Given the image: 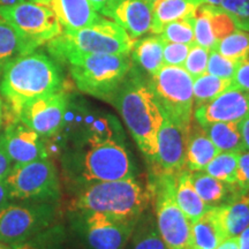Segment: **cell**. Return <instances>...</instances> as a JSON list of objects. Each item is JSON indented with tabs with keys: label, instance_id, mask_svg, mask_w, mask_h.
I'll return each instance as SVG.
<instances>
[{
	"label": "cell",
	"instance_id": "6da1fadb",
	"mask_svg": "<svg viewBox=\"0 0 249 249\" xmlns=\"http://www.w3.org/2000/svg\"><path fill=\"white\" fill-rule=\"evenodd\" d=\"M65 89V79L57 60L33 51L14 58L0 76V97L4 120L14 119L20 107L31 99Z\"/></svg>",
	"mask_w": 249,
	"mask_h": 249
},
{
	"label": "cell",
	"instance_id": "7a4b0ae2",
	"mask_svg": "<svg viewBox=\"0 0 249 249\" xmlns=\"http://www.w3.org/2000/svg\"><path fill=\"white\" fill-rule=\"evenodd\" d=\"M111 103L120 113L136 145L154 165L157 136L164 114L150 82H147L132 67Z\"/></svg>",
	"mask_w": 249,
	"mask_h": 249
},
{
	"label": "cell",
	"instance_id": "3957f363",
	"mask_svg": "<svg viewBox=\"0 0 249 249\" xmlns=\"http://www.w3.org/2000/svg\"><path fill=\"white\" fill-rule=\"evenodd\" d=\"M61 163L65 178L80 189L91 183L135 178L128 151L119 142L67 149Z\"/></svg>",
	"mask_w": 249,
	"mask_h": 249
},
{
	"label": "cell",
	"instance_id": "277c9868",
	"mask_svg": "<svg viewBox=\"0 0 249 249\" xmlns=\"http://www.w3.org/2000/svg\"><path fill=\"white\" fill-rule=\"evenodd\" d=\"M152 200L151 187L135 178L91 183L77 193L71 211L98 213L119 219L139 220Z\"/></svg>",
	"mask_w": 249,
	"mask_h": 249
},
{
	"label": "cell",
	"instance_id": "5b68a950",
	"mask_svg": "<svg viewBox=\"0 0 249 249\" xmlns=\"http://www.w3.org/2000/svg\"><path fill=\"white\" fill-rule=\"evenodd\" d=\"M81 92L111 103L133 67L130 54L71 53L62 59Z\"/></svg>",
	"mask_w": 249,
	"mask_h": 249
},
{
	"label": "cell",
	"instance_id": "8992f818",
	"mask_svg": "<svg viewBox=\"0 0 249 249\" xmlns=\"http://www.w3.org/2000/svg\"><path fill=\"white\" fill-rule=\"evenodd\" d=\"M135 40L114 21L101 17L88 27L62 30L46 48L54 60L61 61L71 53L130 54Z\"/></svg>",
	"mask_w": 249,
	"mask_h": 249
},
{
	"label": "cell",
	"instance_id": "52a82bcc",
	"mask_svg": "<svg viewBox=\"0 0 249 249\" xmlns=\"http://www.w3.org/2000/svg\"><path fill=\"white\" fill-rule=\"evenodd\" d=\"M59 134L71 149L124 141L123 126L113 114L90 107L85 101L71 96Z\"/></svg>",
	"mask_w": 249,
	"mask_h": 249
},
{
	"label": "cell",
	"instance_id": "ba28073f",
	"mask_svg": "<svg viewBox=\"0 0 249 249\" xmlns=\"http://www.w3.org/2000/svg\"><path fill=\"white\" fill-rule=\"evenodd\" d=\"M177 176L156 173L151 187L155 201L156 225L169 249L192 248V222L176 201Z\"/></svg>",
	"mask_w": 249,
	"mask_h": 249
},
{
	"label": "cell",
	"instance_id": "9c48e42d",
	"mask_svg": "<svg viewBox=\"0 0 249 249\" xmlns=\"http://www.w3.org/2000/svg\"><path fill=\"white\" fill-rule=\"evenodd\" d=\"M5 182L11 201L55 203L61 195L58 170L51 158L13 165Z\"/></svg>",
	"mask_w": 249,
	"mask_h": 249
},
{
	"label": "cell",
	"instance_id": "30bf717a",
	"mask_svg": "<svg viewBox=\"0 0 249 249\" xmlns=\"http://www.w3.org/2000/svg\"><path fill=\"white\" fill-rule=\"evenodd\" d=\"M150 86L163 114L189 130L193 123V77L183 67L164 65L152 76Z\"/></svg>",
	"mask_w": 249,
	"mask_h": 249
},
{
	"label": "cell",
	"instance_id": "8fae6325",
	"mask_svg": "<svg viewBox=\"0 0 249 249\" xmlns=\"http://www.w3.org/2000/svg\"><path fill=\"white\" fill-rule=\"evenodd\" d=\"M57 209L51 202L7 203L0 209V242L17 246L50 229Z\"/></svg>",
	"mask_w": 249,
	"mask_h": 249
},
{
	"label": "cell",
	"instance_id": "7c38bea8",
	"mask_svg": "<svg viewBox=\"0 0 249 249\" xmlns=\"http://www.w3.org/2000/svg\"><path fill=\"white\" fill-rule=\"evenodd\" d=\"M2 18L23 40L29 52L46 45L62 33V27L55 15L45 6L27 1L0 7Z\"/></svg>",
	"mask_w": 249,
	"mask_h": 249
},
{
	"label": "cell",
	"instance_id": "4fadbf2b",
	"mask_svg": "<svg viewBox=\"0 0 249 249\" xmlns=\"http://www.w3.org/2000/svg\"><path fill=\"white\" fill-rule=\"evenodd\" d=\"M139 220L71 211V225L87 249H124Z\"/></svg>",
	"mask_w": 249,
	"mask_h": 249
},
{
	"label": "cell",
	"instance_id": "5bb4252c",
	"mask_svg": "<svg viewBox=\"0 0 249 249\" xmlns=\"http://www.w3.org/2000/svg\"><path fill=\"white\" fill-rule=\"evenodd\" d=\"M70 96L66 90L62 89L31 99L20 107L14 119L35 130L42 138L53 136L59 133L64 124Z\"/></svg>",
	"mask_w": 249,
	"mask_h": 249
},
{
	"label": "cell",
	"instance_id": "9a60e30c",
	"mask_svg": "<svg viewBox=\"0 0 249 249\" xmlns=\"http://www.w3.org/2000/svg\"><path fill=\"white\" fill-rule=\"evenodd\" d=\"M187 140L188 130L164 114L157 136V154L154 163L157 172L178 176L186 170Z\"/></svg>",
	"mask_w": 249,
	"mask_h": 249
},
{
	"label": "cell",
	"instance_id": "2e32d148",
	"mask_svg": "<svg viewBox=\"0 0 249 249\" xmlns=\"http://www.w3.org/2000/svg\"><path fill=\"white\" fill-rule=\"evenodd\" d=\"M247 114H249V91L231 87L213 101L194 107L193 119L201 127H204L213 123L240 121Z\"/></svg>",
	"mask_w": 249,
	"mask_h": 249
},
{
	"label": "cell",
	"instance_id": "e0dca14e",
	"mask_svg": "<svg viewBox=\"0 0 249 249\" xmlns=\"http://www.w3.org/2000/svg\"><path fill=\"white\" fill-rule=\"evenodd\" d=\"M195 43L209 51L216 49L224 37L238 30V21L218 6L201 4L193 17Z\"/></svg>",
	"mask_w": 249,
	"mask_h": 249
},
{
	"label": "cell",
	"instance_id": "ac0fdd59",
	"mask_svg": "<svg viewBox=\"0 0 249 249\" xmlns=\"http://www.w3.org/2000/svg\"><path fill=\"white\" fill-rule=\"evenodd\" d=\"M4 133L0 138L13 165L49 158L44 139L18 119L4 120Z\"/></svg>",
	"mask_w": 249,
	"mask_h": 249
},
{
	"label": "cell",
	"instance_id": "d6986e66",
	"mask_svg": "<svg viewBox=\"0 0 249 249\" xmlns=\"http://www.w3.org/2000/svg\"><path fill=\"white\" fill-rule=\"evenodd\" d=\"M99 13L119 24L133 39L151 31L152 8L147 0H110Z\"/></svg>",
	"mask_w": 249,
	"mask_h": 249
},
{
	"label": "cell",
	"instance_id": "ffe728a7",
	"mask_svg": "<svg viewBox=\"0 0 249 249\" xmlns=\"http://www.w3.org/2000/svg\"><path fill=\"white\" fill-rule=\"evenodd\" d=\"M48 7L57 18L64 30H77L88 27L101 15L89 0H30Z\"/></svg>",
	"mask_w": 249,
	"mask_h": 249
},
{
	"label": "cell",
	"instance_id": "44dd1931",
	"mask_svg": "<svg viewBox=\"0 0 249 249\" xmlns=\"http://www.w3.org/2000/svg\"><path fill=\"white\" fill-rule=\"evenodd\" d=\"M225 238L218 207H209L203 216L192 223L193 249H216Z\"/></svg>",
	"mask_w": 249,
	"mask_h": 249
},
{
	"label": "cell",
	"instance_id": "7402d4cb",
	"mask_svg": "<svg viewBox=\"0 0 249 249\" xmlns=\"http://www.w3.org/2000/svg\"><path fill=\"white\" fill-rule=\"evenodd\" d=\"M193 186L208 207H220L240 196L235 185L220 181L204 171L191 172Z\"/></svg>",
	"mask_w": 249,
	"mask_h": 249
},
{
	"label": "cell",
	"instance_id": "603a6c76",
	"mask_svg": "<svg viewBox=\"0 0 249 249\" xmlns=\"http://www.w3.org/2000/svg\"><path fill=\"white\" fill-rule=\"evenodd\" d=\"M219 154L213 141L197 123H192L187 140L186 167L191 172L204 171L207 165Z\"/></svg>",
	"mask_w": 249,
	"mask_h": 249
},
{
	"label": "cell",
	"instance_id": "cb8c5ba5",
	"mask_svg": "<svg viewBox=\"0 0 249 249\" xmlns=\"http://www.w3.org/2000/svg\"><path fill=\"white\" fill-rule=\"evenodd\" d=\"M201 0H156L151 4L152 22L150 33L160 35L163 28L171 22L194 17Z\"/></svg>",
	"mask_w": 249,
	"mask_h": 249
},
{
	"label": "cell",
	"instance_id": "d4e9b609",
	"mask_svg": "<svg viewBox=\"0 0 249 249\" xmlns=\"http://www.w3.org/2000/svg\"><path fill=\"white\" fill-rule=\"evenodd\" d=\"M176 201L180 210L191 222H195L203 216L208 205L202 201L193 186L191 171L183 170L176 179Z\"/></svg>",
	"mask_w": 249,
	"mask_h": 249
},
{
	"label": "cell",
	"instance_id": "484cf974",
	"mask_svg": "<svg viewBox=\"0 0 249 249\" xmlns=\"http://www.w3.org/2000/svg\"><path fill=\"white\" fill-rule=\"evenodd\" d=\"M164 40L160 35H151L136 39L130 52L133 61H135L149 75L154 76L164 66L163 60Z\"/></svg>",
	"mask_w": 249,
	"mask_h": 249
},
{
	"label": "cell",
	"instance_id": "4316f807",
	"mask_svg": "<svg viewBox=\"0 0 249 249\" xmlns=\"http://www.w3.org/2000/svg\"><path fill=\"white\" fill-rule=\"evenodd\" d=\"M218 208L227 238L239 236L249 226V193Z\"/></svg>",
	"mask_w": 249,
	"mask_h": 249
},
{
	"label": "cell",
	"instance_id": "83f0119b",
	"mask_svg": "<svg viewBox=\"0 0 249 249\" xmlns=\"http://www.w3.org/2000/svg\"><path fill=\"white\" fill-rule=\"evenodd\" d=\"M209 139L216 145L219 152H238L246 151L242 142L239 121L231 123H213L202 127Z\"/></svg>",
	"mask_w": 249,
	"mask_h": 249
},
{
	"label": "cell",
	"instance_id": "f1b7e54d",
	"mask_svg": "<svg viewBox=\"0 0 249 249\" xmlns=\"http://www.w3.org/2000/svg\"><path fill=\"white\" fill-rule=\"evenodd\" d=\"M232 87V80L222 79L209 73L193 80V95H194V107L213 101L218 95Z\"/></svg>",
	"mask_w": 249,
	"mask_h": 249
},
{
	"label": "cell",
	"instance_id": "f546056e",
	"mask_svg": "<svg viewBox=\"0 0 249 249\" xmlns=\"http://www.w3.org/2000/svg\"><path fill=\"white\" fill-rule=\"evenodd\" d=\"M28 53L26 45L15 30L0 18V76L9 61Z\"/></svg>",
	"mask_w": 249,
	"mask_h": 249
},
{
	"label": "cell",
	"instance_id": "4dcf8cb0",
	"mask_svg": "<svg viewBox=\"0 0 249 249\" xmlns=\"http://www.w3.org/2000/svg\"><path fill=\"white\" fill-rule=\"evenodd\" d=\"M238 152H219L204 169V172L220 181L235 185L238 171Z\"/></svg>",
	"mask_w": 249,
	"mask_h": 249
},
{
	"label": "cell",
	"instance_id": "1f68e13d",
	"mask_svg": "<svg viewBox=\"0 0 249 249\" xmlns=\"http://www.w3.org/2000/svg\"><path fill=\"white\" fill-rule=\"evenodd\" d=\"M132 236L130 249H169L151 218L142 225L138 222Z\"/></svg>",
	"mask_w": 249,
	"mask_h": 249
},
{
	"label": "cell",
	"instance_id": "d6a6232c",
	"mask_svg": "<svg viewBox=\"0 0 249 249\" xmlns=\"http://www.w3.org/2000/svg\"><path fill=\"white\" fill-rule=\"evenodd\" d=\"M217 52L224 57L240 60L249 50V31L235 30L220 40L216 46Z\"/></svg>",
	"mask_w": 249,
	"mask_h": 249
},
{
	"label": "cell",
	"instance_id": "836d02e7",
	"mask_svg": "<svg viewBox=\"0 0 249 249\" xmlns=\"http://www.w3.org/2000/svg\"><path fill=\"white\" fill-rule=\"evenodd\" d=\"M164 42L181 43V44H194V28H193V18L174 21L166 24L160 34Z\"/></svg>",
	"mask_w": 249,
	"mask_h": 249
},
{
	"label": "cell",
	"instance_id": "e575fe53",
	"mask_svg": "<svg viewBox=\"0 0 249 249\" xmlns=\"http://www.w3.org/2000/svg\"><path fill=\"white\" fill-rule=\"evenodd\" d=\"M238 66L239 60L224 57L219 52H217L216 50H213L209 53L207 73L211 74V75L222 77V79L232 80L236 70H238Z\"/></svg>",
	"mask_w": 249,
	"mask_h": 249
},
{
	"label": "cell",
	"instance_id": "d590c367",
	"mask_svg": "<svg viewBox=\"0 0 249 249\" xmlns=\"http://www.w3.org/2000/svg\"><path fill=\"white\" fill-rule=\"evenodd\" d=\"M209 53V50L202 48L196 43L191 46V50H189L188 55H187L182 67L193 77V80L207 73Z\"/></svg>",
	"mask_w": 249,
	"mask_h": 249
},
{
	"label": "cell",
	"instance_id": "8d00e7d4",
	"mask_svg": "<svg viewBox=\"0 0 249 249\" xmlns=\"http://www.w3.org/2000/svg\"><path fill=\"white\" fill-rule=\"evenodd\" d=\"M60 232L57 229L46 230L22 244L13 246V249H60Z\"/></svg>",
	"mask_w": 249,
	"mask_h": 249
},
{
	"label": "cell",
	"instance_id": "74e56055",
	"mask_svg": "<svg viewBox=\"0 0 249 249\" xmlns=\"http://www.w3.org/2000/svg\"><path fill=\"white\" fill-rule=\"evenodd\" d=\"M193 45V44H192ZM189 44H181V43H169L164 42L163 60L166 66L182 67L185 60L188 55L191 46Z\"/></svg>",
	"mask_w": 249,
	"mask_h": 249
},
{
	"label": "cell",
	"instance_id": "f35d334b",
	"mask_svg": "<svg viewBox=\"0 0 249 249\" xmlns=\"http://www.w3.org/2000/svg\"><path fill=\"white\" fill-rule=\"evenodd\" d=\"M235 186L240 195L249 193V151H242L239 154Z\"/></svg>",
	"mask_w": 249,
	"mask_h": 249
},
{
	"label": "cell",
	"instance_id": "ab89813d",
	"mask_svg": "<svg viewBox=\"0 0 249 249\" xmlns=\"http://www.w3.org/2000/svg\"><path fill=\"white\" fill-rule=\"evenodd\" d=\"M232 87L249 91V50L239 60V66L232 79Z\"/></svg>",
	"mask_w": 249,
	"mask_h": 249
},
{
	"label": "cell",
	"instance_id": "60d3db41",
	"mask_svg": "<svg viewBox=\"0 0 249 249\" xmlns=\"http://www.w3.org/2000/svg\"><path fill=\"white\" fill-rule=\"evenodd\" d=\"M219 7L239 20H249V0H222Z\"/></svg>",
	"mask_w": 249,
	"mask_h": 249
},
{
	"label": "cell",
	"instance_id": "b9f144b4",
	"mask_svg": "<svg viewBox=\"0 0 249 249\" xmlns=\"http://www.w3.org/2000/svg\"><path fill=\"white\" fill-rule=\"evenodd\" d=\"M13 167V161L6 151L2 140L0 138V180H5Z\"/></svg>",
	"mask_w": 249,
	"mask_h": 249
},
{
	"label": "cell",
	"instance_id": "7bdbcfd3",
	"mask_svg": "<svg viewBox=\"0 0 249 249\" xmlns=\"http://www.w3.org/2000/svg\"><path fill=\"white\" fill-rule=\"evenodd\" d=\"M239 130L246 151H249V114L239 121Z\"/></svg>",
	"mask_w": 249,
	"mask_h": 249
},
{
	"label": "cell",
	"instance_id": "ee69618b",
	"mask_svg": "<svg viewBox=\"0 0 249 249\" xmlns=\"http://www.w3.org/2000/svg\"><path fill=\"white\" fill-rule=\"evenodd\" d=\"M216 249H239V238L238 236H229L218 245Z\"/></svg>",
	"mask_w": 249,
	"mask_h": 249
},
{
	"label": "cell",
	"instance_id": "f6af8a7d",
	"mask_svg": "<svg viewBox=\"0 0 249 249\" xmlns=\"http://www.w3.org/2000/svg\"><path fill=\"white\" fill-rule=\"evenodd\" d=\"M9 202H11V198H9L7 185L5 180H0V209H2Z\"/></svg>",
	"mask_w": 249,
	"mask_h": 249
},
{
	"label": "cell",
	"instance_id": "bcb514c9",
	"mask_svg": "<svg viewBox=\"0 0 249 249\" xmlns=\"http://www.w3.org/2000/svg\"><path fill=\"white\" fill-rule=\"evenodd\" d=\"M239 238V249H249V226L241 232Z\"/></svg>",
	"mask_w": 249,
	"mask_h": 249
},
{
	"label": "cell",
	"instance_id": "7dc6e473",
	"mask_svg": "<svg viewBox=\"0 0 249 249\" xmlns=\"http://www.w3.org/2000/svg\"><path fill=\"white\" fill-rule=\"evenodd\" d=\"M110 1V0H89V2L91 4V6L93 8H95V11H97L99 13V11L104 7L105 5L107 4V2Z\"/></svg>",
	"mask_w": 249,
	"mask_h": 249
},
{
	"label": "cell",
	"instance_id": "c3c4849f",
	"mask_svg": "<svg viewBox=\"0 0 249 249\" xmlns=\"http://www.w3.org/2000/svg\"><path fill=\"white\" fill-rule=\"evenodd\" d=\"M27 1V0H0V7H4V6H12L15 4H20V2Z\"/></svg>",
	"mask_w": 249,
	"mask_h": 249
},
{
	"label": "cell",
	"instance_id": "681fc988",
	"mask_svg": "<svg viewBox=\"0 0 249 249\" xmlns=\"http://www.w3.org/2000/svg\"><path fill=\"white\" fill-rule=\"evenodd\" d=\"M236 21H238L239 29L249 31V20H239V18H236Z\"/></svg>",
	"mask_w": 249,
	"mask_h": 249
},
{
	"label": "cell",
	"instance_id": "f907efd6",
	"mask_svg": "<svg viewBox=\"0 0 249 249\" xmlns=\"http://www.w3.org/2000/svg\"><path fill=\"white\" fill-rule=\"evenodd\" d=\"M4 102H2L1 97H0V129H1L2 124H4Z\"/></svg>",
	"mask_w": 249,
	"mask_h": 249
},
{
	"label": "cell",
	"instance_id": "816d5d0a",
	"mask_svg": "<svg viewBox=\"0 0 249 249\" xmlns=\"http://www.w3.org/2000/svg\"><path fill=\"white\" fill-rule=\"evenodd\" d=\"M0 249H13V247L7 244H4V242H0Z\"/></svg>",
	"mask_w": 249,
	"mask_h": 249
},
{
	"label": "cell",
	"instance_id": "f5cc1de1",
	"mask_svg": "<svg viewBox=\"0 0 249 249\" xmlns=\"http://www.w3.org/2000/svg\"><path fill=\"white\" fill-rule=\"evenodd\" d=\"M147 1H149V2H151V4H152V2H154V1H156V0H147Z\"/></svg>",
	"mask_w": 249,
	"mask_h": 249
}]
</instances>
